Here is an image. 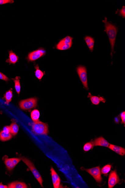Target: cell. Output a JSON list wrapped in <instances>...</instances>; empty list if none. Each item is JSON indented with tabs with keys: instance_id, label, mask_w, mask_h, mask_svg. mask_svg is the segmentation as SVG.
Masks as SVG:
<instances>
[{
	"instance_id": "obj_20",
	"label": "cell",
	"mask_w": 125,
	"mask_h": 188,
	"mask_svg": "<svg viewBox=\"0 0 125 188\" xmlns=\"http://www.w3.org/2000/svg\"><path fill=\"white\" fill-rule=\"evenodd\" d=\"M51 175H52V182H53V186H54L56 183L57 181L60 179V178L59 177L58 175L57 174L55 170L52 167L51 168Z\"/></svg>"
},
{
	"instance_id": "obj_7",
	"label": "cell",
	"mask_w": 125,
	"mask_h": 188,
	"mask_svg": "<svg viewBox=\"0 0 125 188\" xmlns=\"http://www.w3.org/2000/svg\"><path fill=\"white\" fill-rule=\"evenodd\" d=\"M84 171H86L94 178L97 182L101 183L102 181V178L101 176L100 166L86 169L84 168Z\"/></svg>"
},
{
	"instance_id": "obj_32",
	"label": "cell",
	"mask_w": 125,
	"mask_h": 188,
	"mask_svg": "<svg viewBox=\"0 0 125 188\" xmlns=\"http://www.w3.org/2000/svg\"><path fill=\"white\" fill-rule=\"evenodd\" d=\"M3 130L5 131L8 132L10 133V128L9 126L5 127Z\"/></svg>"
},
{
	"instance_id": "obj_5",
	"label": "cell",
	"mask_w": 125,
	"mask_h": 188,
	"mask_svg": "<svg viewBox=\"0 0 125 188\" xmlns=\"http://www.w3.org/2000/svg\"><path fill=\"white\" fill-rule=\"evenodd\" d=\"M73 37L67 36L59 41L56 46V48L60 50H68L71 47L73 44Z\"/></svg>"
},
{
	"instance_id": "obj_27",
	"label": "cell",
	"mask_w": 125,
	"mask_h": 188,
	"mask_svg": "<svg viewBox=\"0 0 125 188\" xmlns=\"http://www.w3.org/2000/svg\"><path fill=\"white\" fill-rule=\"evenodd\" d=\"M95 41L93 40V42H92L91 43H90L87 44V46H88L89 49L91 51V52H93L94 46L95 45Z\"/></svg>"
},
{
	"instance_id": "obj_14",
	"label": "cell",
	"mask_w": 125,
	"mask_h": 188,
	"mask_svg": "<svg viewBox=\"0 0 125 188\" xmlns=\"http://www.w3.org/2000/svg\"><path fill=\"white\" fill-rule=\"evenodd\" d=\"M9 188H27V186L25 183L20 181H14L8 185Z\"/></svg>"
},
{
	"instance_id": "obj_33",
	"label": "cell",
	"mask_w": 125,
	"mask_h": 188,
	"mask_svg": "<svg viewBox=\"0 0 125 188\" xmlns=\"http://www.w3.org/2000/svg\"><path fill=\"white\" fill-rule=\"evenodd\" d=\"M8 186L3 185L2 183H0V188H7Z\"/></svg>"
},
{
	"instance_id": "obj_6",
	"label": "cell",
	"mask_w": 125,
	"mask_h": 188,
	"mask_svg": "<svg viewBox=\"0 0 125 188\" xmlns=\"http://www.w3.org/2000/svg\"><path fill=\"white\" fill-rule=\"evenodd\" d=\"M37 98H32L21 101L19 102V106L21 109L29 110L35 108L37 106Z\"/></svg>"
},
{
	"instance_id": "obj_2",
	"label": "cell",
	"mask_w": 125,
	"mask_h": 188,
	"mask_svg": "<svg viewBox=\"0 0 125 188\" xmlns=\"http://www.w3.org/2000/svg\"><path fill=\"white\" fill-rule=\"evenodd\" d=\"M32 131L34 134L38 135H47L48 133V125L43 122L38 121L34 122Z\"/></svg>"
},
{
	"instance_id": "obj_3",
	"label": "cell",
	"mask_w": 125,
	"mask_h": 188,
	"mask_svg": "<svg viewBox=\"0 0 125 188\" xmlns=\"http://www.w3.org/2000/svg\"><path fill=\"white\" fill-rule=\"evenodd\" d=\"M22 160L26 165L28 166L29 169L32 171V174H33L34 177L37 179L38 182L40 184L42 187H43V179L41 176L40 173L38 171L37 169L34 166V163L31 161L30 160L26 158L25 157L21 158Z\"/></svg>"
},
{
	"instance_id": "obj_22",
	"label": "cell",
	"mask_w": 125,
	"mask_h": 188,
	"mask_svg": "<svg viewBox=\"0 0 125 188\" xmlns=\"http://www.w3.org/2000/svg\"><path fill=\"white\" fill-rule=\"evenodd\" d=\"M112 165L110 164H108L102 168L101 170V174L105 176H107L108 173L111 171Z\"/></svg>"
},
{
	"instance_id": "obj_17",
	"label": "cell",
	"mask_w": 125,
	"mask_h": 188,
	"mask_svg": "<svg viewBox=\"0 0 125 188\" xmlns=\"http://www.w3.org/2000/svg\"><path fill=\"white\" fill-rule=\"evenodd\" d=\"M10 133L13 136H15L19 131V127L16 121H13L9 126Z\"/></svg>"
},
{
	"instance_id": "obj_30",
	"label": "cell",
	"mask_w": 125,
	"mask_h": 188,
	"mask_svg": "<svg viewBox=\"0 0 125 188\" xmlns=\"http://www.w3.org/2000/svg\"><path fill=\"white\" fill-rule=\"evenodd\" d=\"M121 117L122 120V123H124L125 126V112H122L121 113Z\"/></svg>"
},
{
	"instance_id": "obj_15",
	"label": "cell",
	"mask_w": 125,
	"mask_h": 188,
	"mask_svg": "<svg viewBox=\"0 0 125 188\" xmlns=\"http://www.w3.org/2000/svg\"><path fill=\"white\" fill-rule=\"evenodd\" d=\"M9 58L6 61V62L10 64H15L19 60V57L12 50L9 51Z\"/></svg>"
},
{
	"instance_id": "obj_19",
	"label": "cell",
	"mask_w": 125,
	"mask_h": 188,
	"mask_svg": "<svg viewBox=\"0 0 125 188\" xmlns=\"http://www.w3.org/2000/svg\"><path fill=\"white\" fill-rule=\"evenodd\" d=\"M20 77L19 76L16 77V78L12 79L15 83V88L18 94H19L20 92Z\"/></svg>"
},
{
	"instance_id": "obj_18",
	"label": "cell",
	"mask_w": 125,
	"mask_h": 188,
	"mask_svg": "<svg viewBox=\"0 0 125 188\" xmlns=\"http://www.w3.org/2000/svg\"><path fill=\"white\" fill-rule=\"evenodd\" d=\"M12 89L11 88L6 92L4 95V98H3L5 100L6 104H9L10 102L12 100Z\"/></svg>"
},
{
	"instance_id": "obj_4",
	"label": "cell",
	"mask_w": 125,
	"mask_h": 188,
	"mask_svg": "<svg viewBox=\"0 0 125 188\" xmlns=\"http://www.w3.org/2000/svg\"><path fill=\"white\" fill-rule=\"evenodd\" d=\"M76 70L84 88L87 90H88V74L86 68L83 65H79L77 67Z\"/></svg>"
},
{
	"instance_id": "obj_21",
	"label": "cell",
	"mask_w": 125,
	"mask_h": 188,
	"mask_svg": "<svg viewBox=\"0 0 125 188\" xmlns=\"http://www.w3.org/2000/svg\"><path fill=\"white\" fill-rule=\"evenodd\" d=\"M31 117L32 119L34 122L39 121V118L40 117V112L38 110H34L31 113Z\"/></svg>"
},
{
	"instance_id": "obj_13",
	"label": "cell",
	"mask_w": 125,
	"mask_h": 188,
	"mask_svg": "<svg viewBox=\"0 0 125 188\" xmlns=\"http://www.w3.org/2000/svg\"><path fill=\"white\" fill-rule=\"evenodd\" d=\"M3 159L4 160L5 164L8 170L12 171L15 167L16 166L13 163L12 158H9L7 156H5L3 157Z\"/></svg>"
},
{
	"instance_id": "obj_8",
	"label": "cell",
	"mask_w": 125,
	"mask_h": 188,
	"mask_svg": "<svg viewBox=\"0 0 125 188\" xmlns=\"http://www.w3.org/2000/svg\"><path fill=\"white\" fill-rule=\"evenodd\" d=\"M120 182L116 170L112 171L109 176L108 186L109 188H112Z\"/></svg>"
},
{
	"instance_id": "obj_29",
	"label": "cell",
	"mask_w": 125,
	"mask_h": 188,
	"mask_svg": "<svg viewBox=\"0 0 125 188\" xmlns=\"http://www.w3.org/2000/svg\"><path fill=\"white\" fill-rule=\"evenodd\" d=\"M14 1L12 0H0V5H3L8 3H12L14 2Z\"/></svg>"
},
{
	"instance_id": "obj_9",
	"label": "cell",
	"mask_w": 125,
	"mask_h": 188,
	"mask_svg": "<svg viewBox=\"0 0 125 188\" xmlns=\"http://www.w3.org/2000/svg\"><path fill=\"white\" fill-rule=\"evenodd\" d=\"M46 54V51L44 49L41 48L37 50L30 53L28 56V58L30 61H35L40 57H43Z\"/></svg>"
},
{
	"instance_id": "obj_12",
	"label": "cell",
	"mask_w": 125,
	"mask_h": 188,
	"mask_svg": "<svg viewBox=\"0 0 125 188\" xmlns=\"http://www.w3.org/2000/svg\"><path fill=\"white\" fill-rule=\"evenodd\" d=\"M108 148L110 149L118 154L121 156H124L125 155V149L124 148L121 147V146H116V145L110 144Z\"/></svg>"
},
{
	"instance_id": "obj_26",
	"label": "cell",
	"mask_w": 125,
	"mask_h": 188,
	"mask_svg": "<svg viewBox=\"0 0 125 188\" xmlns=\"http://www.w3.org/2000/svg\"><path fill=\"white\" fill-rule=\"evenodd\" d=\"M84 39L85 41V42L87 44L90 43L93 40H95L94 39L93 37L90 36H86L84 38Z\"/></svg>"
},
{
	"instance_id": "obj_23",
	"label": "cell",
	"mask_w": 125,
	"mask_h": 188,
	"mask_svg": "<svg viewBox=\"0 0 125 188\" xmlns=\"http://www.w3.org/2000/svg\"><path fill=\"white\" fill-rule=\"evenodd\" d=\"M35 68L36 69L35 75L36 77L39 80L41 79L44 75V72L39 69L38 65V64L35 65Z\"/></svg>"
},
{
	"instance_id": "obj_25",
	"label": "cell",
	"mask_w": 125,
	"mask_h": 188,
	"mask_svg": "<svg viewBox=\"0 0 125 188\" xmlns=\"http://www.w3.org/2000/svg\"><path fill=\"white\" fill-rule=\"evenodd\" d=\"M116 14H118V16H121L123 18H125V6H123L122 8L120 9H118L116 11Z\"/></svg>"
},
{
	"instance_id": "obj_31",
	"label": "cell",
	"mask_w": 125,
	"mask_h": 188,
	"mask_svg": "<svg viewBox=\"0 0 125 188\" xmlns=\"http://www.w3.org/2000/svg\"><path fill=\"white\" fill-rule=\"evenodd\" d=\"M60 179H59L58 181H57L55 184L54 185V188H59L60 187Z\"/></svg>"
},
{
	"instance_id": "obj_11",
	"label": "cell",
	"mask_w": 125,
	"mask_h": 188,
	"mask_svg": "<svg viewBox=\"0 0 125 188\" xmlns=\"http://www.w3.org/2000/svg\"><path fill=\"white\" fill-rule=\"evenodd\" d=\"M93 142L94 146H101L108 147L110 145L109 143L102 136L95 138Z\"/></svg>"
},
{
	"instance_id": "obj_16",
	"label": "cell",
	"mask_w": 125,
	"mask_h": 188,
	"mask_svg": "<svg viewBox=\"0 0 125 188\" xmlns=\"http://www.w3.org/2000/svg\"><path fill=\"white\" fill-rule=\"evenodd\" d=\"M12 137V135L10 132H8L3 130L0 132V140L1 141L5 142L9 141Z\"/></svg>"
},
{
	"instance_id": "obj_28",
	"label": "cell",
	"mask_w": 125,
	"mask_h": 188,
	"mask_svg": "<svg viewBox=\"0 0 125 188\" xmlns=\"http://www.w3.org/2000/svg\"><path fill=\"white\" fill-rule=\"evenodd\" d=\"M0 79L7 82L9 80V79L4 74L0 72Z\"/></svg>"
},
{
	"instance_id": "obj_24",
	"label": "cell",
	"mask_w": 125,
	"mask_h": 188,
	"mask_svg": "<svg viewBox=\"0 0 125 188\" xmlns=\"http://www.w3.org/2000/svg\"><path fill=\"white\" fill-rule=\"evenodd\" d=\"M94 144L93 142H90L85 143L83 147L84 150L85 152L88 151L93 149Z\"/></svg>"
},
{
	"instance_id": "obj_10",
	"label": "cell",
	"mask_w": 125,
	"mask_h": 188,
	"mask_svg": "<svg viewBox=\"0 0 125 188\" xmlns=\"http://www.w3.org/2000/svg\"><path fill=\"white\" fill-rule=\"evenodd\" d=\"M88 97L90 98L92 104L95 105H99L101 102L105 103L106 101V99L104 97L100 96H93L90 92L88 93Z\"/></svg>"
},
{
	"instance_id": "obj_1",
	"label": "cell",
	"mask_w": 125,
	"mask_h": 188,
	"mask_svg": "<svg viewBox=\"0 0 125 188\" xmlns=\"http://www.w3.org/2000/svg\"><path fill=\"white\" fill-rule=\"evenodd\" d=\"M102 21L105 24L104 31L107 34L111 44V56L112 57L113 53L114 50L116 37L118 32V27L110 21H108L107 18L106 17H105L104 20H103Z\"/></svg>"
}]
</instances>
